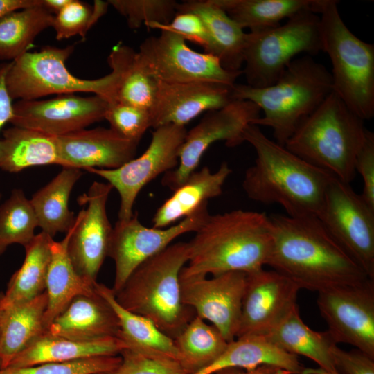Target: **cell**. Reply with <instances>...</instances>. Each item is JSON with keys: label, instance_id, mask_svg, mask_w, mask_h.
<instances>
[{"label": "cell", "instance_id": "1", "mask_svg": "<svg viewBox=\"0 0 374 374\" xmlns=\"http://www.w3.org/2000/svg\"><path fill=\"white\" fill-rule=\"evenodd\" d=\"M268 217L271 247L267 265L300 289L319 292L371 280L317 217L278 213Z\"/></svg>", "mask_w": 374, "mask_h": 374}, {"label": "cell", "instance_id": "2", "mask_svg": "<svg viewBox=\"0 0 374 374\" xmlns=\"http://www.w3.org/2000/svg\"><path fill=\"white\" fill-rule=\"evenodd\" d=\"M243 139L256 153L242 181L247 197L264 204H279L290 217H317L334 176L271 141L258 125L249 124Z\"/></svg>", "mask_w": 374, "mask_h": 374}, {"label": "cell", "instance_id": "3", "mask_svg": "<svg viewBox=\"0 0 374 374\" xmlns=\"http://www.w3.org/2000/svg\"><path fill=\"white\" fill-rule=\"evenodd\" d=\"M188 244L181 277L258 271L267 265L271 247L268 215L241 209L209 215Z\"/></svg>", "mask_w": 374, "mask_h": 374}, {"label": "cell", "instance_id": "4", "mask_svg": "<svg viewBox=\"0 0 374 374\" xmlns=\"http://www.w3.org/2000/svg\"><path fill=\"white\" fill-rule=\"evenodd\" d=\"M234 100L255 103L263 112L251 124L272 129L275 141L284 146L303 121L332 91L330 72L310 55L294 58L277 82L256 88L235 84Z\"/></svg>", "mask_w": 374, "mask_h": 374}, {"label": "cell", "instance_id": "5", "mask_svg": "<svg viewBox=\"0 0 374 374\" xmlns=\"http://www.w3.org/2000/svg\"><path fill=\"white\" fill-rule=\"evenodd\" d=\"M188 260V242L169 245L133 271L114 293L116 301L174 339L195 316L181 296L180 273Z\"/></svg>", "mask_w": 374, "mask_h": 374}, {"label": "cell", "instance_id": "6", "mask_svg": "<svg viewBox=\"0 0 374 374\" xmlns=\"http://www.w3.org/2000/svg\"><path fill=\"white\" fill-rule=\"evenodd\" d=\"M364 121L332 91L298 127L285 147L310 164L350 184L365 137Z\"/></svg>", "mask_w": 374, "mask_h": 374}, {"label": "cell", "instance_id": "7", "mask_svg": "<svg viewBox=\"0 0 374 374\" xmlns=\"http://www.w3.org/2000/svg\"><path fill=\"white\" fill-rule=\"evenodd\" d=\"M338 1L322 0V51L332 65V91L364 121L374 116V45L355 35L341 19Z\"/></svg>", "mask_w": 374, "mask_h": 374}, {"label": "cell", "instance_id": "8", "mask_svg": "<svg viewBox=\"0 0 374 374\" xmlns=\"http://www.w3.org/2000/svg\"><path fill=\"white\" fill-rule=\"evenodd\" d=\"M321 51L319 15L304 10L283 25L247 33L242 74L250 87H269L277 82L297 55L311 56Z\"/></svg>", "mask_w": 374, "mask_h": 374}, {"label": "cell", "instance_id": "9", "mask_svg": "<svg viewBox=\"0 0 374 374\" xmlns=\"http://www.w3.org/2000/svg\"><path fill=\"white\" fill-rule=\"evenodd\" d=\"M74 45L59 48L46 46L38 51L26 52L12 62L6 84L12 100H35L51 94L90 92L113 102L118 73L111 72L98 79L78 78L69 72L66 61Z\"/></svg>", "mask_w": 374, "mask_h": 374}, {"label": "cell", "instance_id": "10", "mask_svg": "<svg viewBox=\"0 0 374 374\" xmlns=\"http://www.w3.org/2000/svg\"><path fill=\"white\" fill-rule=\"evenodd\" d=\"M317 217L339 245L374 280V209L350 184L334 177Z\"/></svg>", "mask_w": 374, "mask_h": 374}, {"label": "cell", "instance_id": "11", "mask_svg": "<svg viewBox=\"0 0 374 374\" xmlns=\"http://www.w3.org/2000/svg\"><path fill=\"white\" fill-rule=\"evenodd\" d=\"M139 60L154 80L166 83L205 81L233 86L242 70L225 69L215 56L191 49L176 33L161 30L143 41Z\"/></svg>", "mask_w": 374, "mask_h": 374}, {"label": "cell", "instance_id": "12", "mask_svg": "<svg viewBox=\"0 0 374 374\" xmlns=\"http://www.w3.org/2000/svg\"><path fill=\"white\" fill-rule=\"evenodd\" d=\"M187 130L185 126L169 124L160 126L152 133L145 151L115 169L90 168L88 172L107 180L120 196L118 221L133 216V206L141 190L161 173L174 170Z\"/></svg>", "mask_w": 374, "mask_h": 374}, {"label": "cell", "instance_id": "13", "mask_svg": "<svg viewBox=\"0 0 374 374\" xmlns=\"http://www.w3.org/2000/svg\"><path fill=\"white\" fill-rule=\"evenodd\" d=\"M260 109L251 101L235 100L226 106L207 112L202 119L187 131L179 154V163L165 173L163 186L175 190L195 171L206 150L223 141L229 148L244 142L245 127L260 116Z\"/></svg>", "mask_w": 374, "mask_h": 374}, {"label": "cell", "instance_id": "14", "mask_svg": "<svg viewBox=\"0 0 374 374\" xmlns=\"http://www.w3.org/2000/svg\"><path fill=\"white\" fill-rule=\"evenodd\" d=\"M208 202L191 215L166 228L143 226L134 214L127 221H117L112 228L107 256L115 263V278L112 290L117 292L129 276L141 263L162 251L179 235L195 232L210 215Z\"/></svg>", "mask_w": 374, "mask_h": 374}, {"label": "cell", "instance_id": "15", "mask_svg": "<svg viewBox=\"0 0 374 374\" xmlns=\"http://www.w3.org/2000/svg\"><path fill=\"white\" fill-rule=\"evenodd\" d=\"M317 303L333 341L374 359V280L318 292Z\"/></svg>", "mask_w": 374, "mask_h": 374}, {"label": "cell", "instance_id": "16", "mask_svg": "<svg viewBox=\"0 0 374 374\" xmlns=\"http://www.w3.org/2000/svg\"><path fill=\"white\" fill-rule=\"evenodd\" d=\"M247 280V273L239 271L209 278L180 276L181 299L231 342L236 338Z\"/></svg>", "mask_w": 374, "mask_h": 374}, {"label": "cell", "instance_id": "17", "mask_svg": "<svg viewBox=\"0 0 374 374\" xmlns=\"http://www.w3.org/2000/svg\"><path fill=\"white\" fill-rule=\"evenodd\" d=\"M113 187L108 183L94 181L88 192L79 197L80 205H87L75 217L67 249L78 274L94 285L107 256L112 231L106 204Z\"/></svg>", "mask_w": 374, "mask_h": 374}, {"label": "cell", "instance_id": "18", "mask_svg": "<svg viewBox=\"0 0 374 374\" xmlns=\"http://www.w3.org/2000/svg\"><path fill=\"white\" fill-rule=\"evenodd\" d=\"M107 105L97 95L83 97L69 93L46 100H19L13 103L10 123L59 136L105 119Z\"/></svg>", "mask_w": 374, "mask_h": 374}, {"label": "cell", "instance_id": "19", "mask_svg": "<svg viewBox=\"0 0 374 374\" xmlns=\"http://www.w3.org/2000/svg\"><path fill=\"white\" fill-rule=\"evenodd\" d=\"M301 289L292 280L264 268L247 274L236 338L266 335L296 306Z\"/></svg>", "mask_w": 374, "mask_h": 374}, {"label": "cell", "instance_id": "20", "mask_svg": "<svg viewBox=\"0 0 374 374\" xmlns=\"http://www.w3.org/2000/svg\"><path fill=\"white\" fill-rule=\"evenodd\" d=\"M233 86L205 81L166 83L157 81L150 109L151 127L185 125L204 112L220 109L234 100Z\"/></svg>", "mask_w": 374, "mask_h": 374}, {"label": "cell", "instance_id": "21", "mask_svg": "<svg viewBox=\"0 0 374 374\" xmlns=\"http://www.w3.org/2000/svg\"><path fill=\"white\" fill-rule=\"evenodd\" d=\"M55 141L60 166L86 170L119 168L134 158L139 144L105 127L55 136Z\"/></svg>", "mask_w": 374, "mask_h": 374}, {"label": "cell", "instance_id": "22", "mask_svg": "<svg viewBox=\"0 0 374 374\" xmlns=\"http://www.w3.org/2000/svg\"><path fill=\"white\" fill-rule=\"evenodd\" d=\"M46 330L73 340L93 341L119 337L121 327L111 305L95 289L73 298Z\"/></svg>", "mask_w": 374, "mask_h": 374}, {"label": "cell", "instance_id": "23", "mask_svg": "<svg viewBox=\"0 0 374 374\" xmlns=\"http://www.w3.org/2000/svg\"><path fill=\"white\" fill-rule=\"evenodd\" d=\"M177 12H191L204 22L210 45L206 53L211 54L229 71H240L244 63L247 33L212 0L183 1L177 4Z\"/></svg>", "mask_w": 374, "mask_h": 374}, {"label": "cell", "instance_id": "24", "mask_svg": "<svg viewBox=\"0 0 374 374\" xmlns=\"http://www.w3.org/2000/svg\"><path fill=\"white\" fill-rule=\"evenodd\" d=\"M126 348V344L120 337L77 341L53 335L46 330L19 353L8 367H25L98 356L118 355Z\"/></svg>", "mask_w": 374, "mask_h": 374}, {"label": "cell", "instance_id": "25", "mask_svg": "<svg viewBox=\"0 0 374 374\" xmlns=\"http://www.w3.org/2000/svg\"><path fill=\"white\" fill-rule=\"evenodd\" d=\"M231 172L226 162L215 172L206 166L194 171L157 210L152 218L153 227L171 226L191 215L208 199L220 195Z\"/></svg>", "mask_w": 374, "mask_h": 374}, {"label": "cell", "instance_id": "26", "mask_svg": "<svg viewBox=\"0 0 374 374\" xmlns=\"http://www.w3.org/2000/svg\"><path fill=\"white\" fill-rule=\"evenodd\" d=\"M261 365L278 367L290 374H302L305 368L299 357L271 342L264 335L235 338L212 364L193 374H210L226 368H253Z\"/></svg>", "mask_w": 374, "mask_h": 374}, {"label": "cell", "instance_id": "27", "mask_svg": "<svg viewBox=\"0 0 374 374\" xmlns=\"http://www.w3.org/2000/svg\"><path fill=\"white\" fill-rule=\"evenodd\" d=\"M71 228L62 240L57 242L53 238L50 242L51 260L45 290L47 305L44 316L46 330L73 298L95 291V284L89 283L78 274L69 256L67 246Z\"/></svg>", "mask_w": 374, "mask_h": 374}, {"label": "cell", "instance_id": "28", "mask_svg": "<svg viewBox=\"0 0 374 374\" xmlns=\"http://www.w3.org/2000/svg\"><path fill=\"white\" fill-rule=\"evenodd\" d=\"M47 305L46 291L33 300L2 310L0 327V369L12 359L46 329L44 316Z\"/></svg>", "mask_w": 374, "mask_h": 374}, {"label": "cell", "instance_id": "29", "mask_svg": "<svg viewBox=\"0 0 374 374\" xmlns=\"http://www.w3.org/2000/svg\"><path fill=\"white\" fill-rule=\"evenodd\" d=\"M60 163L55 136L17 126L3 130L0 170L17 173L33 166Z\"/></svg>", "mask_w": 374, "mask_h": 374}, {"label": "cell", "instance_id": "30", "mask_svg": "<svg viewBox=\"0 0 374 374\" xmlns=\"http://www.w3.org/2000/svg\"><path fill=\"white\" fill-rule=\"evenodd\" d=\"M265 336L283 350L306 357L326 372H337L331 352L336 344L327 330L317 332L309 328L303 321L297 305Z\"/></svg>", "mask_w": 374, "mask_h": 374}, {"label": "cell", "instance_id": "31", "mask_svg": "<svg viewBox=\"0 0 374 374\" xmlns=\"http://www.w3.org/2000/svg\"><path fill=\"white\" fill-rule=\"evenodd\" d=\"M82 170L74 168L62 170L30 199L42 231L53 238L57 233H67L75 217L70 211V195Z\"/></svg>", "mask_w": 374, "mask_h": 374}, {"label": "cell", "instance_id": "32", "mask_svg": "<svg viewBox=\"0 0 374 374\" xmlns=\"http://www.w3.org/2000/svg\"><path fill=\"white\" fill-rule=\"evenodd\" d=\"M240 28L258 32L276 27L284 19L311 10L319 14L322 0H212Z\"/></svg>", "mask_w": 374, "mask_h": 374}, {"label": "cell", "instance_id": "33", "mask_svg": "<svg viewBox=\"0 0 374 374\" xmlns=\"http://www.w3.org/2000/svg\"><path fill=\"white\" fill-rule=\"evenodd\" d=\"M51 239L42 231L24 247L21 266L12 276L5 292L0 294L1 309L30 301L45 292Z\"/></svg>", "mask_w": 374, "mask_h": 374}, {"label": "cell", "instance_id": "34", "mask_svg": "<svg viewBox=\"0 0 374 374\" xmlns=\"http://www.w3.org/2000/svg\"><path fill=\"white\" fill-rule=\"evenodd\" d=\"M107 62L109 67L118 73L113 102L150 111L155 99L157 81L146 72L139 60L137 52L118 42L113 46Z\"/></svg>", "mask_w": 374, "mask_h": 374}, {"label": "cell", "instance_id": "35", "mask_svg": "<svg viewBox=\"0 0 374 374\" xmlns=\"http://www.w3.org/2000/svg\"><path fill=\"white\" fill-rule=\"evenodd\" d=\"M94 287L115 311L121 327L119 337L126 344V348L163 355L179 361L178 352L172 338L160 330L149 319L123 308L116 301L112 288L98 282Z\"/></svg>", "mask_w": 374, "mask_h": 374}, {"label": "cell", "instance_id": "36", "mask_svg": "<svg viewBox=\"0 0 374 374\" xmlns=\"http://www.w3.org/2000/svg\"><path fill=\"white\" fill-rule=\"evenodd\" d=\"M174 341L179 361L188 374L197 373L212 364L229 343L216 327L197 315Z\"/></svg>", "mask_w": 374, "mask_h": 374}, {"label": "cell", "instance_id": "37", "mask_svg": "<svg viewBox=\"0 0 374 374\" xmlns=\"http://www.w3.org/2000/svg\"><path fill=\"white\" fill-rule=\"evenodd\" d=\"M53 17L42 4L0 19V61L12 62L28 52L37 36L52 26Z\"/></svg>", "mask_w": 374, "mask_h": 374}, {"label": "cell", "instance_id": "38", "mask_svg": "<svg viewBox=\"0 0 374 374\" xmlns=\"http://www.w3.org/2000/svg\"><path fill=\"white\" fill-rule=\"evenodd\" d=\"M37 226L30 199L21 189H14L0 206V255L12 244L27 245L34 238Z\"/></svg>", "mask_w": 374, "mask_h": 374}, {"label": "cell", "instance_id": "39", "mask_svg": "<svg viewBox=\"0 0 374 374\" xmlns=\"http://www.w3.org/2000/svg\"><path fill=\"white\" fill-rule=\"evenodd\" d=\"M109 5L125 17L130 28L149 23L168 24L177 13L174 0H109Z\"/></svg>", "mask_w": 374, "mask_h": 374}, {"label": "cell", "instance_id": "40", "mask_svg": "<svg viewBox=\"0 0 374 374\" xmlns=\"http://www.w3.org/2000/svg\"><path fill=\"white\" fill-rule=\"evenodd\" d=\"M120 355L98 356L66 362H51L25 367H7L0 374H98L121 363Z\"/></svg>", "mask_w": 374, "mask_h": 374}, {"label": "cell", "instance_id": "41", "mask_svg": "<svg viewBox=\"0 0 374 374\" xmlns=\"http://www.w3.org/2000/svg\"><path fill=\"white\" fill-rule=\"evenodd\" d=\"M119 355L117 367L98 374H188L179 361L168 357L132 348H124Z\"/></svg>", "mask_w": 374, "mask_h": 374}, {"label": "cell", "instance_id": "42", "mask_svg": "<svg viewBox=\"0 0 374 374\" xmlns=\"http://www.w3.org/2000/svg\"><path fill=\"white\" fill-rule=\"evenodd\" d=\"M105 119L113 131L138 143L146 130L151 127L149 110L118 102L108 103Z\"/></svg>", "mask_w": 374, "mask_h": 374}, {"label": "cell", "instance_id": "43", "mask_svg": "<svg viewBox=\"0 0 374 374\" xmlns=\"http://www.w3.org/2000/svg\"><path fill=\"white\" fill-rule=\"evenodd\" d=\"M92 9L88 3L79 0L70 1L54 15L52 26L57 40L79 35L84 39L93 26L91 22Z\"/></svg>", "mask_w": 374, "mask_h": 374}, {"label": "cell", "instance_id": "44", "mask_svg": "<svg viewBox=\"0 0 374 374\" xmlns=\"http://www.w3.org/2000/svg\"><path fill=\"white\" fill-rule=\"evenodd\" d=\"M145 26L176 33L186 41H190L202 46L204 53L208 51L210 45L207 29L200 17L194 13L177 12L168 24L149 23Z\"/></svg>", "mask_w": 374, "mask_h": 374}, {"label": "cell", "instance_id": "45", "mask_svg": "<svg viewBox=\"0 0 374 374\" xmlns=\"http://www.w3.org/2000/svg\"><path fill=\"white\" fill-rule=\"evenodd\" d=\"M355 170L363 179V190L360 195L374 209V133L368 129L355 157Z\"/></svg>", "mask_w": 374, "mask_h": 374}, {"label": "cell", "instance_id": "46", "mask_svg": "<svg viewBox=\"0 0 374 374\" xmlns=\"http://www.w3.org/2000/svg\"><path fill=\"white\" fill-rule=\"evenodd\" d=\"M331 352L335 367L339 374H374V359L360 350L346 351L335 344Z\"/></svg>", "mask_w": 374, "mask_h": 374}, {"label": "cell", "instance_id": "47", "mask_svg": "<svg viewBox=\"0 0 374 374\" xmlns=\"http://www.w3.org/2000/svg\"><path fill=\"white\" fill-rule=\"evenodd\" d=\"M12 62L0 64V131L13 116V103L6 84V77Z\"/></svg>", "mask_w": 374, "mask_h": 374}, {"label": "cell", "instance_id": "48", "mask_svg": "<svg viewBox=\"0 0 374 374\" xmlns=\"http://www.w3.org/2000/svg\"><path fill=\"white\" fill-rule=\"evenodd\" d=\"M210 374H290L286 371L276 366L261 365L253 368H226Z\"/></svg>", "mask_w": 374, "mask_h": 374}, {"label": "cell", "instance_id": "49", "mask_svg": "<svg viewBox=\"0 0 374 374\" xmlns=\"http://www.w3.org/2000/svg\"><path fill=\"white\" fill-rule=\"evenodd\" d=\"M42 4V0H0V19L14 12Z\"/></svg>", "mask_w": 374, "mask_h": 374}, {"label": "cell", "instance_id": "50", "mask_svg": "<svg viewBox=\"0 0 374 374\" xmlns=\"http://www.w3.org/2000/svg\"><path fill=\"white\" fill-rule=\"evenodd\" d=\"M70 0H42L43 6L53 15L58 13Z\"/></svg>", "mask_w": 374, "mask_h": 374}, {"label": "cell", "instance_id": "51", "mask_svg": "<svg viewBox=\"0 0 374 374\" xmlns=\"http://www.w3.org/2000/svg\"><path fill=\"white\" fill-rule=\"evenodd\" d=\"M302 374H339V373L337 372H335V373L326 372L319 368H305Z\"/></svg>", "mask_w": 374, "mask_h": 374}, {"label": "cell", "instance_id": "52", "mask_svg": "<svg viewBox=\"0 0 374 374\" xmlns=\"http://www.w3.org/2000/svg\"><path fill=\"white\" fill-rule=\"evenodd\" d=\"M1 314H2V310L0 308V327H1Z\"/></svg>", "mask_w": 374, "mask_h": 374}, {"label": "cell", "instance_id": "53", "mask_svg": "<svg viewBox=\"0 0 374 374\" xmlns=\"http://www.w3.org/2000/svg\"><path fill=\"white\" fill-rule=\"evenodd\" d=\"M1 192H0V200H1Z\"/></svg>", "mask_w": 374, "mask_h": 374}]
</instances>
